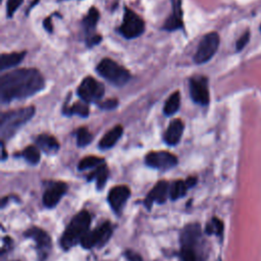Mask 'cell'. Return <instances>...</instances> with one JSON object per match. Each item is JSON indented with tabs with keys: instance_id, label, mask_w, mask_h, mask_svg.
Masks as SVG:
<instances>
[{
	"instance_id": "obj_21",
	"label": "cell",
	"mask_w": 261,
	"mask_h": 261,
	"mask_svg": "<svg viewBox=\"0 0 261 261\" xmlns=\"http://www.w3.org/2000/svg\"><path fill=\"white\" fill-rule=\"evenodd\" d=\"M90 179L95 178L96 179V184H97V189L98 190H102L103 187L105 186L107 178H108V168L105 164H102L100 166H98V168L93 171V173L89 176Z\"/></svg>"
},
{
	"instance_id": "obj_30",
	"label": "cell",
	"mask_w": 261,
	"mask_h": 261,
	"mask_svg": "<svg viewBox=\"0 0 261 261\" xmlns=\"http://www.w3.org/2000/svg\"><path fill=\"white\" fill-rule=\"evenodd\" d=\"M22 3V0H8L7 1V6H6V11H7V16H12L13 13L16 11V9L20 6Z\"/></svg>"
},
{
	"instance_id": "obj_34",
	"label": "cell",
	"mask_w": 261,
	"mask_h": 261,
	"mask_svg": "<svg viewBox=\"0 0 261 261\" xmlns=\"http://www.w3.org/2000/svg\"><path fill=\"white\" fill-rule=\"evenodd\" d=\"M44 27L46 28V30L48 32H52V24H51V19L50 18H46V20L44 21Z\"/></svg>"
},
{
	"instance_id": "obj_28",
	"label": "cell",
	"mask_w": 261,
	"mask_h": 261,
	"mask_svg": "<svg viewBox=\"0 0 261 261\" xmlns=\"http://www.w3.org/2000/svg\"><path fill=\"white\" fill-rule=\"evenodd\" d=\"M197 247H192V246H181L180 249V261H197L198 260V255L196 249Z\"/></svg>"
},
{
	"instance_id": "obj_8",
	"label": "cell",
	"mask_w": 261,
	"mask_h": 261,
	"mask_svg": "<svg viewBox=\"0 0 261 261\" xmlns=\"http://www.w3.org/2000/svg\"><path fill=\"white\" fill-rule=\"evenodd\" d=\"M77 95L87 103L97 102L104 95V86L94 77L87 76L79 86Z\"/></svg>"
},
{
	"instance_id": "obj_35",
	"label": "cell",
	"mask_w": 261,
	"mask_h": 261,
	"mask_svg": "<svg viewBox=\"0 0 261 261\" xmlns=\"http://www.w3.org/2000/svg\"><path fill=\"white\" fill-rule=\"evenodd\" d=\"M186 182H187L188 187H189V188H191V187H193L194 185H196V182H197V178H196V177H189V178H187Z\"/></svg>"
},
{
	"instance_id": "obj_27",
	"label": "cell",
	"mask_w": 261,
	"mask_h": 261,
	"mask_svg": "<svg viewBox=\"0 0 261 261\" xmlns=\"http://www.w3.org/2000/svg\"><path fill=\"white\" fill-rule=\"evenodd\" d=\"M93 140V136L86 127H81L76 132V143L79 147H85L89 145Z\"/></svg>"
},
{
	"instance_id": "obj_16",
	"label": "cell",
	"mask_w": 261,
	"mask_h": 261,
	"mask_svg": "<svg viewBox=\"0 0 261 261\" xmlns=\"http://www.w3.org/2000/svg\"><path fill=\"white\" fill-rule=\"evenodd\" d=\"M122 133H123V128L121 125L114 126L103 136V138L99 143V147L101 149H109L113 147L122 136Z\"/></svg>"
},
{
	"instance_id": "obj_12",
	"label": "cell",
	"mask_w": 261,
	"mask_h": 261,
	"mask_svg": "<svg viewBox=\"0 0 261 261\" xmlns=\"http://www.w3.org/2000/svg\"><path fill=\"white\" fill-rule=\"evenodd\" d=\"M67 190L66 184L62 181H57L52 184L43 195V203L46 207L52 208L57 205L62 196Z\"/></svg>"
},
{
	"instance_id": "obj_14",
	"label": "cell",
	"mask_w": 261,
	"mask_h": 261,
	"mask_svg": "<svg viewBox=\"0 0 261 261\" xmlns=\"http://www.w3.org/2000/svg\"><path fill=\"white\" fill-rule=\"evenodd\" d=\"M168 191H169V185L167 181L165 180L158 181L150 191V193L147 195V198L145 201L146 206H150L154 202L159 204L164 203L167 199Z\"/></svg>"
},
{
	"instance_id": "obj_29",
	"label": "cell",
	"mask_w": 261,
	"mask_h": 261,
	"mask_svg": "<svg viewBox=\"0 0 261 261\" xmlns=\"http://www.w3.org/2000/svg\"><path fill=\"white\" fill-rule=\"evenodd\" d=\"M223 231V223L218 218H212L209 223L206 225V232L208 234H218L221 236Z\"/></svg>"
},
{
	"instance_id": "obj_17",
	"label": "cell",
	"mask_w": 261,
	"mask_h": 261,
	"mask_svg": "<svg viewBox=\"0 0 261 261\" xmlns=\"http://www.w3.org/2000/svg\"><path fill=\"white\" fill-rule=\"evenodd\" d=\"M36 143L41 150L45 153L52 154L56 153L59 149V144L57 140L50 135H40L36 139Z\"/></svg>"
},
{
	"instance_id": "obj_13",
	"label": "cell",
	"mask_w": 261,
	"mask_h": 261,
	"mask_svg": "<svg viewBox=\"0 0 261 261\" xmlns=\"http://www.w3.org/2000/svg\"><path fill=\"white\" fill-rule=\"evenodd\" d=\"M130 194L129 189L126 186H117L110 190L108 194V202L111 208L115 212H120L124 203L128 199Z\"/></svg>"
},
{
	"instance_id": "obj_22",
	"label": "cell",
	"mask_w": 261,
	"mask_h": 261,
	"mask_svg": "<svg viewBox=\"0 0 261 261\" xmlns=\"http://www.w3.org/2000/svg\"><path fill=\"white\" fill-rule=\"evenodd\" d=\"M181 27V17H180V10L178 4L175 5L173 9V13L169 16V18L166 20L164 24V29L168 31L176 30Z\"/></svg>"
},
{
	"instance_id": "obj_10",
	"label": "cell",
	"mask_w": 261,
	"mask_h": 261,
	"mask_svg": "<svg viewBox=\"0 0 261 261\" xmlns=\"http://www.w3.org/2000/svg\"><path fill=\"white\" fill-rule=\"evenodd\" d=\"M190 95L192 100L200 105L209 103V90L207 79L204 76L193 77L190 80Z\"/></svg>"
},
{
	"instance_id": "obj_20",
	"label": "cell",
	"mask_w": 261,
	"mask_h": 261,
	"mask_svg": "<svg viewBox=\"0 0 261 261\" xmlns=\"http://www.w3.org/2000/svg\"><path fill=\"white\" fill-rule=\"evenodd\" d=\"M64 113L66 115H79L82 117H87L89 115V107L87 102L82 100L69 107H65Z\"/></svg>"
},
{
	"instance_id": "obj_15",
	"label": "cell",
	"mask_w": 261,
	"mask_h": 261,
	"mask_svg": "<svg viewBox=\"0 0 261 261\" xmlns=\"http://www.w3.org/2000/svg\"><path fill=\"white\" fill-rule=\"evenodd\" d=\"M184 133V122L180 119H174L172 120L164 135V141L167 145L173 146L176 145Z\"/></svg>"
},
{
	"instance_id": "obj_23",
	"label": "cell",
	"mask_w": 261,
	"mask_h": 261,
	"mask_svg": "<svg viewBox=\"0 0 261 261\" xmlns=\"http://www.w3.org/2000/svg\"><path fill=\"white\" fill-rule=\"evenodd\" d=\"M189 189L186 180H175L172 182L170 191H169V196L172 200H176L178 198H181L186 195L187 190Z\"/></svg>"
},
{
	"instance_id": "obj_31",
	"label": "cell",
	"mask_w": 261,
	"mask_h": 261,
	"mask_svg": "<svg viewBox=\"0 0 261 261\" xmlns=\"http://www.w3.org/2000/svg\"><path fill=\"white\" fill-rule=\"evenodd\" d=\"M249 39H250V32H249V31H246V32L239 38V40H238L237 43H236L237 51H241L242 49H244L245 46L247 45V43L249 42Z\"/></svg>"
},
{
	"instance_id": "obj_5",
	"label": "cell",
	"mask_w": 261,
	"mask_h": 261,
	"mask_svg": "<svg viewBox=\"0 0 261 261\" xmlns=\"http://www.w3.org/2000/svg\"><path fill=\"white\" fill-rule=\"evenodd\" d=\"M219 46V36L215 32L206 34L199 43V46L194 55V61L197 64H202L209 61L216 53Z\"/></svg>"
},
{
	"instance_id": "obj_24",
	"label": "cell",
	"mask_w": 261,
	"mask_h": 261,
	"mask_svg": "<svg viewBox=\"0 0 261 261\" xmlns=\"http://www.w3.org/2000/svg\"><path fill=\"white\" fill-rule=\"evenodd\" d=\"M98 19H99V11L95 7L90 8L88 14L85 16L83 21V24L86 31L91 32L92 30H94V28L98 22Z\"/></svg>"
},
{
	"instance_id": "obj_25",
	"label": "cell",
	"mask_w": 261,
	"mask_h": 261,
	"mask_svg": "<svg viewBox=\"0 0 261 261\" xmlns=\"http://www.w3.org/2000/svg\"><path fill=\"white\" fill-rule=\"evenodd\" d=\"M104 162L103 158L97 157V156H88L83 158L80 163H79V169L80 170H85V169H89V168H93L95 166H100L102 165Z\"/></svg>"
},
{
	"instance_id": "obj_7",
	"label": "cell",
	"mask_w": 261,
	"mask_h": 261,
	"mask_svg": "<svg viewBox=\"0 0 261 261\" xmlns=\"http://www.w3.org/2000/svg\"><path fill=\"white\" fill-rule=\"evenodd\" d=\"M111 234L112 226L108 221H106L95 229L88 231L83 238L81 244L86 249H90L93 247H102L108 242Z\"/></svg>"
},
{
	"instance_id": "obj_11",
	"label": "cell",
	"mask_w": 261,
	"mask_h": 261,
	"mask_svg": "<svg viewBox=\"0 0 261 261\" xmlns=\"http://www.w3.org/2000/svg\"><path fill=\"white\" fill-rule=\"evenodd\" d=\"M24 236L35 241L39 257L41 260H44L47 257L49 249L51 247L50 236L45 230L39 227H31L25 231Z\"/></svg>"
},
{
	"instance_id": "obj_9",
	"label": "cell",
	"mask_w": 261,
	"mask_h": 261,
	"mask_svg": "<svg viewBox=\"0 0 261 261\" xmlns=\"http://www.w3.org/2000/svg\"><path fill=\"white\" fill-rule=\"evenodd\" d=\"M146 164L157 169L166 170L177 164V158L166 151H155L147 154L145 158Z\"/></svg>"
},
{
	"instance_id": "obj_18",
	"label": "cell",
	"mask_w": 261,
	"mask_h": 261,
	"mask_svg": "<svg viewBox=\"0 0 261 261\" xmlns=\"http://www.w3.org/2000/svg\"><path fill=\"white\" fill-rule=\"evenodd\" d=\"M25 56V52H13L10 54H5L3 53L1 55V60H0V68L1 70L9 69L11 67L16 66L21 62L23 57Z\"/></svg>"
},
{
	"instance_id": "obj_32",
	"label": "cell",
	"mask_w": 261,
	"mask_h": 261,
	"mask_svg": "<svg viewBox=\"0 0 261 261\" xmlns=\"http://www.w3.org/2000/svg\"><path fill=\"white\" fill-rule=\"evenodd\" d=\"M124 257L126 258L127 261H143V259H142L140 254H138V253H136L134 251H130V250L125 251Z\"/></svg>"
},
{
	"instance_id": "obj_26",
	"label": "cell",
	"mask_w": 261,
	"mask_h": 261,
	"mask_svg": "<svg viewBox=\"0 0 261 261\" xmlns=\"http://www.w3.org/2000/svg\"><path fill=\"white\" fill-rule=\"evenodd\" d=\"M22 155L24 159L31 164H37L40 161V151L35 146H28L23 150Z\"/></svg>"
},
{
	"instance_id": "obj_6",
	"label": "cell",
	"mask_w": 261,
	"mask_h": 261,
	"mask_svg": "<svg viewBox=\"0 0 261 261\" xmlns=\"http://www.w3.org/2000/svg\"><path fill=\"white\" fill-rule=\"evenodd\" d=\"M119 33L126 39H134L141 36L145 31L143 19L133 10L125 8L123 21L119 27Z\"/></svg>"
},
{
	"instance_id": "obj_19",
	"label": "cell",
	"mask_w": 261,
	"mask_h": 261,
	"mask_svg": "<svg viewBox=\"0 0 261 261\" xmlns=\"http://www.w3.org/2000/svg\"><path fill=\"white\" fill-rule=\"evenodd\" d=\"M179 105H180V93L179 92H174L166 100L165 105L163 107V111L167 116H170L178 110Z\"/></svg>"
},
{
	"instance_id": "obj_4",
	"label": "cell",
	"mask_w": 261,
	"mask_h": 261,
	"mask_svg": "<svg viewBox=\"0 0 261 261\" xmlns=\"http://www.w3.org/2000/svg\"><path fill=\"white\" fill-rule=\"evenodd\" d=\"M97 72L109 83L119 87L125 85L130 79V73L126 68L109 58L100 61L97 65Z\"/></svg>"
},
{
	"instance_id": "obj_2",
	"label": "cell",
	"mask_w": 261,
	"mask_h": 261,
	"mask_svg": "<svg viewBox=\"0 0 261 261\" xmlns=\"http://www.w3.org/2000/svg\"><path fill=\"white\" fill-rule=\"evenodd\" d=\"M35 114V107L29 106L13 111L3 112L0 120V134L2 139L11 138Z\"/></svg>"
},
{
	"instance_id": "obj_37",
	"label": "cell",
	"mask_w": 261,
	"mask_h": 261,
	"mask_svg": "<svg viewBox=\"0 0 261 261\" xmlns=\"http://www.w3.org/2000/svg\"><path fill=\"white\" fill-rule=\"evenodd\" d=\"M260 31H261V25H260Z\"/></svg>"
},
{
	"instance_id": "obj_3",
	"label": "cell",
	"mask_w": 261,
	"mask_h": 261,
	"mask_svg": "<svg viewBox=\"0 0 261 261\" xmlns=\"http://www.w3.org/2000/svg\"><path fill=\"white\" fill-rule=\"evenodd\" d=\"M91 224V216L87 211L79 212L69 222L61 237V246L68 250L82 242Z\"/></svg>"
},
{
	"instance_id": "obj_1",
	"label": "cell",
	"mask_w": 261,
	"mask_h": 261,
	"mask_svg": "<svg viewBox=\"0 0 261 261\" xmlns=\"http://www.w3.org/2000/svg\"><path fill=\"white\" fill-rule=\"evenodd\" d=\"M45 86L42 74L35 68H20L8 71L0 80V100L10 103L25 99L40 92Z\"/></svg>"
},
{
	"instance_id": "obj_33",
	"label": "cell",
	"mask_w": 261,
	"mask_h": 261,
	"mask_svg": "<svg viewBox=\"0 0 261 261\" xmlns=\"http://www.w3.org/2000/svg\"><path fill=\"white\" fill-rule=\"evenodd\" d=\"M116 106H117V100H116V99H108V100L104 101V102L100 105L101 108L107 109V110L113 109V108H115Z\"/></svg>"
},
{
	"instance_id": "obj_36",
	"label": "cell",
	"mask_w": 261,
	"mask_h": 261,
	"mask_svg": "<svg viewBox=\"0 0 261 261\" xmlns=\"http://www.w3.org/2000/svg\"><path fill=\"white\" fill-rule=\"evenodd\" d=\"M1 158H2V160H5V158H6V152H5L3 143H2V156H1Z\"/></svg>"
}]
</instances>
